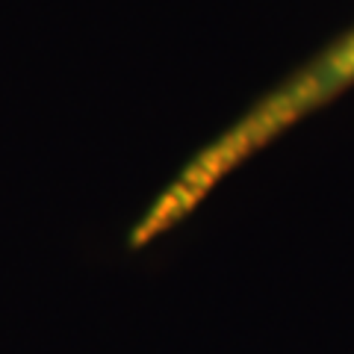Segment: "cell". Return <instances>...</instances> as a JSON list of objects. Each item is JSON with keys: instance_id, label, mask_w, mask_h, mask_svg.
Listing matches in <instances>:
<instances>
[{"instance_id": "obj_1", "label": "cell", "mask_w": 354, "mask_h": 354, "mask_svg": "<svg viewBox=\"0 0 354 354\" xmlns=\"http://www.w3.org/2000/svg\"><path fill=\"white\" fill-rule=\"evenodd\" d=\"M348 88H354V27L322 48L313 59H307L281 86H274L269 95L260 97L236 124H230L218 139L198 151L133 227L130 245L142 248L151 239L162 236L165 230H171L227 174L245 165L254 153L266 151L298 121L334 104Z\"/></svg>"}]
</instances>
